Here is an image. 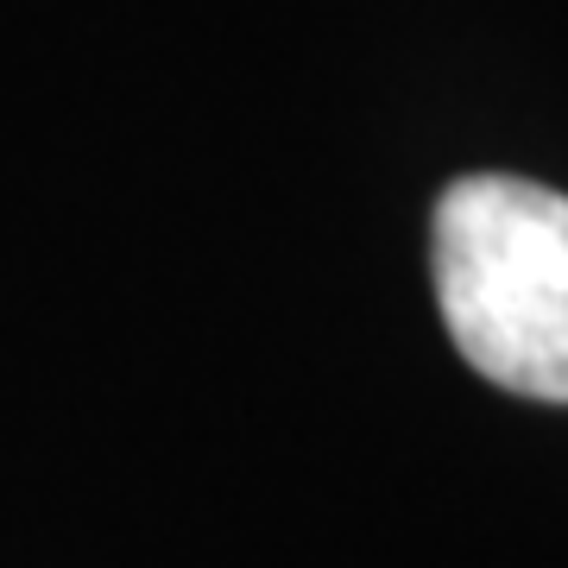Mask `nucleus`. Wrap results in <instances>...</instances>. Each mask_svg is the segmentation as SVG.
<instances>
[{
	"mask_svg": "<svg viewBox=\"0 0 568 568\" xmlns=\"http://www.w3.org/2000/svg\"><path fill=\"white\" fill-rule=\"evenodd\" d=\"M436 304L474 373L568 405V196L462 178L436 203Z\"/></svg>",
	"mask_w": 568,
	"mask_h": 568,
	"instance_id": "nucleus-1",
	"label": "nucleus"
}]
</instances>
